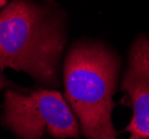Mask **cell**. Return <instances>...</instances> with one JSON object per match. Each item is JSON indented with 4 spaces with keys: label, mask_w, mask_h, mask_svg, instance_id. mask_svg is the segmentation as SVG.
<instances>
[{
    "label": "cell",
    "mask_w": 149,
    "mask_h": 139,
    "mask_svg": "<svg viewBox=\"0 0 149 139\" xmlns=\"http://www.w3.org/2000/svg\"><path fill=\"white\" fill-rule=\"evenodd\" d=\"M117 74V59L100 44H79L67 55L66 99L87 139H118L111 119Z\"/></svg>",
    "instance_id": "obj_1"
},
{
    "label": "cell",
    "mask_w": 149,
    "mask_h": 139,
    "mask_svg": "<svg viewBox=\"0 0 149 139\" xmlns=\"http://www.w3.org/2000/svg\"><path fill=\"white\" fill-rule=\"evenodd\" d=\"M65 38L49 13L28 0H13L0 13V68L25 71L46 83L56 81Z\"/></svg>",
    "instance_id": "obj_2"
},
{
    "label": "cell",
    "mask_w": 149,
    "mask_h": 139,
    "mask_svg": "<svg viewBox=\"0 0 149 139\" xmlns=\"http://www.w3.org/2000/svg\"><path fill=\"white\" fill-rule=\"evenodd\" d=\"M5 122L21 139H39L45 133L58 139L79 136L71 108L57 90L41 89L28 95L7 91Z\"/></svg>",
    "instance_id": "obj_3"
},
{
    "label": "cell",
    "mask_w": 149,
    "mask_h": 139,
    "mask_svg": "<svg viewBox=\"0 0 149 139\" xmlns=\"http://www.w3.org/2000/svg\"><path fill=\"white\" fill-rule=\"evenodd\" d=\"M121 89L130 97L132 118L126 130L128 139L149 137V39L140 37L131 46L128 69Z\"/></svg>",
    "instance_id": "obj_4"
},
{
    "label": "cell",
    "mask_w": 149,
    "mask_h": 139,
    "mask_svg": "<svg viewBox=\"0 0 149 139\" xmlns=\"http://www.w3.org/2000/svg\"><path fill=\"white\" fill-rule=\"evenodd\" d=\"M0 69H1V68H0ZM3 85H5V79H3V77L1 75V71H0V90L2 89Z\"/></svg>",
    "instance_id": "obj_5"
},
{
    "label": "cell",
    "mask_w": 149,
    "mask_h": 139,
    "mask_svg": "<svg viewBox=\"0 0 149 139\" xmlns=\"http://www.w3.org/2000/svg\"><path fill=\"white\" fill-rule=\"evenodd\" d=\"M6 2H7V0H0V8L5 6V5H6Z\"/></svg>",
    "instance_id": "obj_6"
},
{
    "label": "cell",
    "mask_w": 149,
    "mask_h": 139,
    "mask_svg": "<svg viewBox=\"0 0 149 139\" xmlns=\"http://www.w3.org/2000/svg\"><path fill=\"white\" fill-rule=\"evenodd\" d=\"M143 139H149V138H143Z\"/></svg>",
    "instance_id": "obj_7"
},
{
    "label": "cell",
    "mask_w": 149,
    "mask_h": 139,
    "mask_svg": "<svg viewBox=\"0 0 149 139\" xmlns=\"http://www.w3.org/2000/svg\"><path fill=\"white\" fill-rule=\"evenodd\" d=\"M148 138H149V137H148Z\"/></svg>",
    "instance_id": "obj_8"
}]
</instances>
